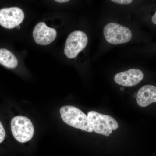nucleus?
I'll use <instances>...</instances> for the list:
<instances>
[{"mask_svg":"<svg viewBox=\"0 0 156 156\" xmlns=\"http://www.w3.org/2000/svg\"><path fill=\"white\" fill-rule=\"evenodd\" d=\"M60 113L63 122L69 126L87 132L93 131L87 116L75 107H62L60 109Z\"/></svg>","mask_w":156,"mask_h":156,"instance_id":"1","label":"nucleus"},{"mask_svg":"<svg viewBox=\"0 0 156 156\" xmlns=\"http://www.w3.org/2000/svg\"><path fill=\"white\" fill-rule=\"evenodd\" d=\"M87 118L93 131L105 136H109L113 130H116L119 127L118 122L113 118L95 111L89 112Z\"/></svg>","mask_w":156,"mask_h":156,"instance_id":"2","label":"nucleus"},{"mask_svg":"<svg viewBox=\"0 0 156 156\" xmlns=\"http://www.w3.org/2000/svg\"><path fill=\"white\" fill-rule=\"evenodd\" d=\"M11 126L12 134L18 142H27L32 138L34 129L28 118L22 116L14 117L11 120Z\"/></svg>","mask_w":156,"mask_h":156,"instance_id":"3","label":"nucleus"},{"mask_svg":"<svg viewBox=\"0 0 156 156\" xmlns=\"http://www.w3.org/2000/svg\"><path fill=\"white\" fill-rule=\"evenodd\" d=\"M104 35L107 41L112 44H125L132 38V33L128 27L115 23H110L104 28Z\"/></svg>","mask_w":156,"mask_h":156,"instance_id":"4","label":"nucleus"},{"mask_svg":"<svg viewBox=\"0 0 156 156\" xmlns=\"http://www.w3.org/2000/svg\"><path fill=\"white\" fill-rule=\"evenodd\" d=\"M88 39L86 34L80 30L71 33L66 39L64 48V53L68 58H74L86 48Z\"/></svg>","mask_w":156,"mask_h":156,"instance_id":"5","label":"nucleus"},{"mask_svg":"<svg viewBox=\"0 0 156 156\" xmlns=\"http://www.w3.org/2000/svg\"><path fill=\"white\" fill-rule=\"evenodd\" d=\"M24 14L17 7L5 8L0 10V25L7 29L14 28L23 21Z\"/></svg>","mask_w":156,"mask_h":156,"instance_id":"6","label":"nucleus"},{"mask_svg":"<svg viewBox=\"0 0 156 156\" xmlns=\"http://www.w3.org/2000/svg\"><path fill=\"white\" fill-rule=\"evenodd\" d=\"M33 36L35 41L38 44L48 45L56 38L57 33L54 28L48 27L44 22H40L35 27Z\"/></svg>","mask_w":156,"mask_h":156,"instance_id":"7","label":"nucleus"},{"mask_svg":"<svg viewBox=\"0 0 156 156\" xmlns=\"http://www.w3.org/2000/svg\"><path fill=\"white\" fill-rule=\"evenodd\" d=\"M144 74L141 70L136 69L118 73L114 78L117 84L124 87H133L142 80Z\"/></svg>","mask_w":156,"mask_h":156,"instance_id":"8","label":"nucleus"},{"mask_svg":"<svg viewBox=\"0 0 156 156\" xmlns=\"http://www.w3.org/2000/svg\"><path fill=\"white\" fill-rule=\"evenodd\" d=\"M136 101L138 105L142 107L156 102V87L146 85L141 87L137 92Z\"/></svg>","mask_w":156,"mask_h":156,"instance_id":"9","label":"nucleus"},{"mask_svg":"<svg viewBox=\"0 0 156 156\" xmlns=\"http://www.w3.org/2000/svg\"><path fill=\"white\" fill-rule=\"evenodd\" d=\"M0 64L9 69L16 68L18 65L17 57L10 50L0 49Z\"/></svg>","mask_w":156,"mask_h":156,"instance_id":"10","label":"nucleus"},{"mask_svg":"<svg viewBox=\"0 0 156 156\" xmlns=\"http://www.w3.org/2000/svg\"><path fill=\"white\" fill-rule=\"evenodd\" d=\"M6 132L2 124L0 121V143L3 142L5 138Z\"/></svg>","mask_w":156,"mask_h":156,"instance_id":"11","label":"nucleus"},{"mask_svg":"<svg viewBox=\"0 0 156 156\" xmlns=\"http://www.w3.org/2000/svg\"><path fill=\"white\" fill-rule=\"evenodd\" d=\"M112 1L114 2L121 5H129L133 2L131 0H112Z\"/></svg>","mask_w":156,"mask_h":156,"instance_id":"12","label":"nucleus"},{"mask_svg":"<svg viewBox=\"0 0 156 156\" xmlns=\"http://www.w3.org/2000/svg\"><path fill=\"white\" fill-rule=\"evenodd\" d=\"M152 21L154 24L156 25V11L155 14L153 16L152 18Z\"/></svg>","mask_w":156,"mask_h":156,"instance_id":"13","label":"nucleus"},{"mask_svg":"<svg viewBox=\"0 0 156 156\" xmlns=\"http://www.w3.org/2000/svg\"><path fill=\"white\" fill-rule=\"evenodd\" d=\"M56 2L58 3H65L66 2H69V1H66V0H62V1H60V0H58V1H55Z\"/></svg>","mask_w":156,"mask_h":156,"instance_id":"14","label":"nucleus"},{"mask_svg":"<svg viewBox=\"0 0 156 156\" xmlns=\"http://www.w3.org/2000/svg\"><path fill=\"white\" fill-rule=\"evenodd\" d=\"M17 28H18V29H20V26H19V25L17 26Z\"/></svg>","mask_w":156,"mask_h":156,"instance_id":"15","label":"nucleus"}]
</instances>
